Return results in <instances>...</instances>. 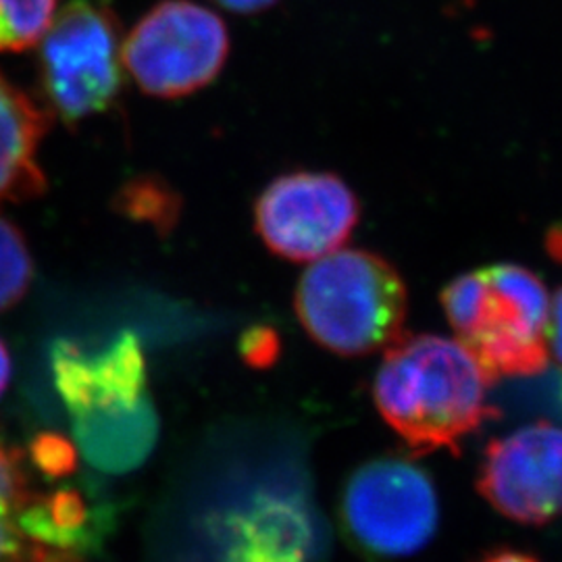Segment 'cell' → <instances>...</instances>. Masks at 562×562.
<instances>
[{"mask_svg":"<svg viewBox=\"0 0 562 562\" xmlns=\"http://www.w3.org/2000/svg\"><path fill=\"white\" fill-rule=\"evenodd\" d=\"M229 55V34L217 13L192 0H162L123 42V67L159 99H180L209 86Z\"/></svg>","mask_w":562,"mask_h":562,"instance_id":"5","label":"cell"},{"mask_svg":"<svg viewBox=\"0 0 562 562\" xmlns=\"http://www.w3.org/2000/svg\"><path fill=\"white\" fill-rule=\"evenodd\" d=\"M0 562H80L59 492L36 494L20 454L0 443Z\"/></svg>","mask_w":562,"mask_h":562,"instance_id":"10","label":"cell"},{"mask_svg":"<svg viewBox=\"0 0 562 562\" xmlns=\"http://www.w3.org/2000/svg\"><path fill=\"white\" fill-rule=\"evenodd\" d=\"M490 382L461 341L401 334L385 348L373 398L383 422L415 452L457 450L494 415Z\"/></svg>","mask_w":562,"mask_h":562,"instance_id":"1","label":"cell"},{"mask_svg":"<svg viewBox=\"0 0 562 562\" xmlns=\"http://www.w3.org/2000/svg\"><path fill=\"white\" fill-rule=\"evenodd\" d=\"M344 525L364 552L398 559L419 552L438 527V498L427 473L404 459H378L346 485Z\"/></svg>","mask_w":562,"mask_h":562,"instance_id":"6","label":"cell"},{"mask_svg":"<svg viewBox=\"0 0 562 562\" xmlns=\"http://www.w3.org/2000/svg\"><path fill=\"white\" fill-rule=\"evenodd\" d=\"M223 9L232 11V13H241V15H250V13H261L265 9H271L278 0H213Z\"/></svg>","mask_w":562,"mask_h":562,"instance_id":"19","label":"cell"},{"mask_svg":"<svg viewBox=\"0 0 562 562\" xmlns=\"http://www.w3.org/2000/svg\"><path fill=\"white\" fill-rule=\"evenodd\" d=\"M548 344L550 352L562 367V288L550 304V323H548Z\"/></svg>","mask_w":562,"mask_h":562,"instance_id":"18","label":"cell"},{"mask_svg":"<svg viewBox=\"0 0 562 562\" xmlns=\"http://www.w3.org/2000/svg\"><path fill=\"white\" fill-rule=\"evenodd\" d=\"M159 422L150 401L90 411L74 417V436L86 461L104 473H127L148 459Z\"/></svg>","mask_w":562,"mask_h":562,"instance_id":"12","label":"cell"},{"mask_svg":"<svg viewBox=\"0 0 562 562\" xmlns=\"http://www.w3.org/2000/svg\"><path fill=\"white\" fill-rule=\"evenodd\" d=\"M482 562H540V561H536V559H531V557H527V554H521V552H510V550H503V552H496V554H492V557H487V559H483Z\"/></svg>","mask_w":562,"mask_h":562,"instance_id":"21","label":"cell"},{"mask_svg":"<svg viewBox=\"0 0 562 562\" xmlns=\"http://www.w3.org/2000/svg\"><path fill=\"white\" fill-rule=\"evenodd\" d=\"M559 404H561V415H562V387H561V394H559Z\"/></svg>","mask_w":562,"mask_h":562,"instance_id":"22","label":"cell"},{"mask_svg":"<svg viewBox=\"0 0 562 562\" xmlns=\"http://www.w3.org/2000/svg\"><path fill=\"white\" fill-rule=\"evenodd\" d=\"M34 462L41 467L42 473L46 475H65L76 464V452L71 443L60 440L57 436H44L32 446Z\"/></svg>","mask_w":562,"mask_h":562,"instance_id":"16","label":"cell"},{"mask_svg":"<svg viewBox=\"0 0 562 562\" xmlns=\"http://www.w3.org/2000/svg\"><path fill=\"white\" fill-rule=\"evenodd\" d=\"M355 192L331 173H290L267 186L257 201V232L288 261L311 262L340 250L359 223Z\"/></svg>","mask_w":562,"mask_h":562,"instance_id":"7","label":"cell"},{"mask_svg":"<svg viewBox=\"0 0 562 562\" xmlns=\"http://www.w3.org/2000/svg\"><path fill=\"white\" fill-rule=\"evenodd\" d=\"M121 25L109 0H67L41 46L44 94L65 123L104 113L123 88Z\"/></svg>","mask_w":562,"mask_h":562,"instance_id":"4","label":"cell"},{"mask_svg":"<svg viewBox=\"0 0 562 562\" xmlns=\"http://www.w3.org/2000/svg\"><path fill=\"white\" fill-rule=\"evenodd\" d=\"M34 265L20 229L0 217V313L25 296Z\"/></svg>","mask_w":562,"mask_h":562,"instance_id":"15","label":"cell"},{"mask_svg":"<svg viewBox=\"0 0 562 562\" xmlns=\"http://www.w3.org/2000/svg\"><path fill=\"white\" fill-rule=\"evenodd\" d=\"M480 492L506 519L527 525L562 515V427L531 423L487 446Z\"/></svg>","mask_w":562,"mask_h":562,"instance_id":"8","label":"cell"},{"mask_svg":"<svg viewBox=\"0 0 562 562\" xmlns=\"http://www.w3.org/2000/svg\"><path fill=\"white\" fill-rule=\"evenodd\" d=\"M442 306L490 380L531 378L546 369L550 299L529 269L501 262L459 276L443 288Z\"/></svg>","mask_w":562,"mask_h":562,"instance_id":"2","label":"cell"},{"mask_svg":"<svg viewBox=\"0 0 562 562\" xmlns=\"http://www.w3.org/2000/svg\"><path fill=\"white\" fill-rule=\"evenodd\" d=\"M46 115L0 76V202L25 201L44 190L38 148Z\"/></svg>","mask_w":562,"mask_h":562,"instance_id":"13","label":"cell"},{"mask_svg":"<svg viewBox=\"0 0 562 562\" xmlns=\"http://www.w3.org/2000/svg\"><path fill=\"white\" fill-rule=\"evenodd\" d=\"M57 0H0V53H21L44 38Z\"/></svg>","mask_w":562,"mask_h":562,"instance_id":"14","label":"cell"},{"mask_svg":"<svg viewBox=\"0 0 562 562\" xmlns=\"http://www.w3.org/2000/svg\"><path fill=\"white\" fill-rule=\"evenodd\" d=\"M9 378H11V359L4 344L0 341V394L7 390Z\"/></svg>","mask_w":562,"mask_h":562,"instance_id":"20","label":"cell"},{"mask_svg":"<svg viewBox=\"0 0 562 562\" xmlns=\"http://www.w3.org/2000/svg\"><path fill=\"white\" fill-rule=\"evenodd\" d=\"M53 373L71 417L134 406L146 401V359L136 334L125 331L102 352H86L74 341L53 348Z\"/></svg>","mask_w":562,"mask_h":562,"instance_id":"9","label":"cell"},{"mask_svg":"<svg viewBox=\"0 0 562 562\" xmlns=\"http://www.w3.org/2000/svg\"><path fill=\"white\" fill-rule=\"evenodd\" d=\"M315 525L299 498L261 496L227 522L222 562H306Z\"/></svg>","mask_w":562,"mask_h":562,"instance_id":"11","label":"cell"},{"mask_svg":"<svg viewBox=\"0 0 562 562\" xmlns=\"http://www.w3.org/2000/svg\"><path fill=\"white\" fill-rule=\"evenodd\" d=\"M273 344H276V338L271 336V331H267V329H257L255 334H252V338H248L246 340V346H244V355L250 359L252 364H269L271 362V357L278 352L276 348H273Z\"/></svg>","mask_w":562,"mask_h":562,"instance_id":"17","label":"cell"},{"mask_svg":"<svg viewBox=\"0 0 562 562\" xmlns=\"http://www.w3.org/2000/svg\"><path fill=\"white\" fill-rule=\"evenodd\" d=\"M296 313L306 334L341 357L387 348L402 334L406 285L390 262L367 250H334L304 271Z\"/></svg>","mask_w":562,"mask_h":562,"instance_id":"3","label":"cell"}]
</instances>
